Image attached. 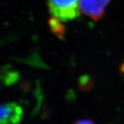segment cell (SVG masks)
<instances>
[{
	"instance_id": "cell-2",
	"label": "cell",
	"mask_w": 124,
	"mask_h": 124,
	"mask_svg": "<svg viewBox=\"0 0 124 124\" xmlns=\"http://www.w3.org/2000/svg\"><path fill=\"white\" fill-rule=\"evenodd\" d=\"M22 107L16 102L0 104V124H19L23 119Z\"/></svg>"
},
{
	"instance_id": "cell-4",
	"label": "cell",
	"mask_w": 124,
	"mask_h": 124,
	"mask_svg": "<svg viewBox=\"0 0 124 124\" xmlns=\"http://www.w3.org/2000/svg\"><path fill=\"white\" fill-rule=\"evenodd\" d=\"M48 25L51 32L54 35L60 39H63L66 35V27L59 19L56 17H51L48 20Z\"/></svg>"
},
{
	"instance_id": "cell-7",
	"label": "cell",
	"mask_w": 124,
	"mask_h": 124,
	"mask_svg": "<svg viewBox=\"0 0 124 124\" xmlns=\"http://www.w3.org/2000/svg\"><path fill=\"white\" fill-rule=\"evenodd\" d=\"M121 72L124 73V63H123L122 65H121Z\"/></svg>"
},
{
	"instance_id": "cell-5",
	"label": "cell",
	"mask_w": 124,
	"mask_h": 124,
	"mask_svg": "<svg viewBox=\"0 0 124 124\" xmlns=\"http://www.w3.org/2000/svg\"><path fill=\"white\" fill-rule=\"evenodd\" d=\"M78 85L81 90L88 92L93 88L94 81L88 75H83L79 79Z\"/></svg>"
},
{
	"instance_id": "cell-3",
	"label": "cell",
	"mask_w": 124,
	"mask_h": 124,
	"mask_svg": "<svg viewBox=\"0 0 124 124\" xmlns=\"http://www.w3.org/2000/svg\"><path fill=\"white\" fill-rule=\"evenodd\" d=\"M111 0H80V10L93 20L99 22L103 17L105 10Z\"/></svg>"
},
{
	"instance_id": "cell-6",
	"label": "cell",
	"mask_w": 124,
	"mask_h": 124,
	"mask_svg": "<svg viewBox=\"0 0 124 124\" xmlns=\"http://www.w3.org/2000/svg\"><path fill=\"white\" fill-rule=\"evenodd\" d=\"M73 124H96L93 121L88 119H82L77 120Z\"/></svg>"
},
{
	"instance_id": "cell-1",
	"label": "cell",
	"mask_w": 124,
	"mask_h": 124,
	"mask_svg": "<svg viewBox=\"0 0 124 124\" xmlns=\"http://www.w3.org/2000/svg\"><path fill=\"white\" fill-rule=\"evenodd\" d=\"M52 16L62 22H69L79 15L80 0H47Z\"/></svg>"
}]
</instances>
